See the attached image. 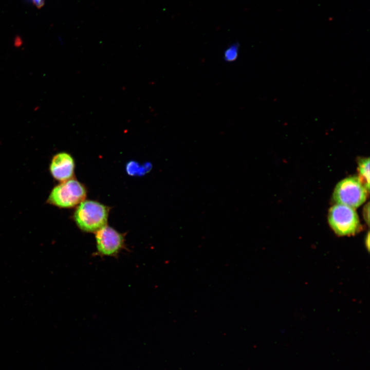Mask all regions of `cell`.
Listing matches in <instances>:
<instances>
[{
  "label": "cell",
  "mask_w": 370,
  "mask_h": 370,
  "mask_svg": "<svg viewBox=\"0 0 370 370\" xmlns=\"http://www.w3.org/2000/svg\"><path fill=\"white\" fill-rule=\"evenodd\" d=\"M109 208L98 201L84 200L79 204L73 213L78 228L85 232H96L107 225Z\"/></svg>",
  "instance_id": "6da1fadb"
},
{
  "label": "cell",
  "mask_w": 370,
  "mask_h": 370,
  "mask_svg": "<svg viewBox=\"0 0 370 370\" xmlns=\"http://www.w3.org/2000/svg\"><path fill=\"white\" fill-rule=\"evenodd\" d=\"M86 195L84 185L72 178L55 186L47 202L61 208H71L84 201Z\"/></svg>",
  "instance_id": "7a4b0ae2"
},
{
  "label": "cell",
  "mask_w": 370,
  "mask_h": 370,
  "mask_svg": "<svg viewBox=\"0 0 370 370\" xmlns=\"http://www.w3.org/2000/svg\"><path fill=\"white\" fill-rule=\"evenodd\" d=\"M368 191L358 177H348L339 181L333 192L337 204L357 208L366 199Z\"/></svg>",
  "instance_id": "3957f363"
},
{
  "label": "cell",
  "mask_w": 370,
  "mask_h": 370,
  "mask_svg": "<svg viewBox=\"0 0 370 370\" xmlns=\"http://www.w3.org/2000/svg\"><path fill=\"white\" fill-rule=\"evenodd\" d=\"M329 224L339 236L354 235L360 229L359 217L354 208L336 204L330 208L328 212Z\"/></svg>",
  "instance_id": "277c9868"
},
{
  "label": "cell",
  "mask_w": 370,
  "mask_h": 370,
  "mask_svg": "<svg viewBox=\"0 0 370 370\" xmlns=\"http://www.w3.org/2000/svg\"><path fill=\"white\" fill-rule=\"evenodd\" d=\"M95 238L99 255L115 256L125 246L124 235L107 225L95 232Z\"/></svg>",
  "instance_id": "5b68a950"
},
{
  "label": "cell",
  "mask_w": 370,
  "mask_h": 370,
  "mask_svg": "<svg viewBox=\"0 0 370 370\" xmlns=\"http://www.w3.org/2000/svg\"><path fill=\"white\" fill-rule=\"evenodd\" d=\"M75 168V161L71 155L60 152L52 157L49 170L52 177L61 182L72 178Z\"/></svg>",
  "instance_id": "8992f818"
},
{
  "label": "cell",
  "mask_w": 370,
  "mask_h": 370,
  "mask_svg": "<svg viewBox=\"0 0 370 370\" xmlns=\"http://www.w3.org/2000/svg\"><path fill=\"white\" fill-rule=\"evenodd\" d=\"M358 171L361 181L369 192V159L361 158L358 161Z\"/></svg>",
  "instance_id": "52a82bcc"
},
{
  "label": "cell",
  "mask_w": 370,
  "mask_h": 370,
  "mask_svg": "<svg viewBox=\"0 0 370 370\" xmlns=\"http://www.w3.org/2000/svg\"><path fill=\"white\" fill-rule=\"evenodd\" d=\"M150 165H139L137 162L131 161L129 162L126 166L127 173L131 176L142 175L149 171Z\"/></svg>",
  "instance_id": "ba28073f"
},
{
  "label": "cell",
  "mask_w": 370,
  "mask_h": 370,
  "mask_svg": "<svg viewBox=\"0 0 370 370\" xmlns=\"http://www.w3.org/2000/svg\"><path fill=\"white\" fill-rule=\"evenodd\" d=\"M239 45L235 43L229 46L225 51L224 58L227 62L235 61L238 55Z\"/></svg>",
  "instance_id": "9c48e42d"
},
{
  "label": "cell",
  "mask_w": 370,
  "mask_h": 370,
  "mask_svg": "<svg viewBox=\"0 0 370 370\" xmlns=\"http://www.w3.org/2000/svg\"><path fill=\"white\" fill-rule=\"evenodd\" d=\"M363 216L364 218L365 219V221L366 222L367 225H369V203L368 202L364 207L363 208Z\"/></svg>",
  "instance_id": "30bf717a"
},
{
  "label": "cell",
  "mask_w": 370,
  "mask_h": 370,
  "mask_svg": "<svg viewBox=\"0 0 370 370\" xmlns=\"http://www.w3.org/2000/svg\"><path fill=\"white\" fill-rule=\"evenodd\" d=\"M32 3L38 8H41L45 4V0H31Z\"/></svg>",
  "instance_id": "8fae6325"
},
{
  "label": "cell",
  "mask_w": 370,
  "mask_h": 370,
  "mask_svg": "<svg viewBox=\"0 0 370 370\" xmlns=\"http://www.w3.org/2000/svg\"><path fill=\"white\" fill-rule=\"evenodd\" d=\"M366 238V239H365L366 247L367 248V250L368 251V250H369V232H368L367 235L366 236V238Z\"/></svg>",
  "instance_id": "7c38bea8"
},
{
  "label": "cell",
  "mask_w": 370,
  "mask_h": 370,
  "mask_svg": "<svg viewBox=\"0 0 370 370\" xmlns=\"http://www.w3.org/2000/svg\"><path fill=\"white\" fill-rule=\"evenodd\" d=\"M21 45V40L19 38H16L15 40V45L16 46H20Z\"/></svg>",
  "instance_id": "4fadbf2b"
}]
</instances>
